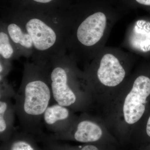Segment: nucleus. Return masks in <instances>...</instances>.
<instances>
[{
    "label": "nucleus",
    "instance_id": "nucleus-7",
    "mask_svg": "<svg viewBox=\"0 0 150 150\" xmlns=\"http://www.w3.org/2000/svg\"><path fill=\"white\" fill-rule=\"evenodd\" d=\"M43 121L46 128L56 133L65 131L75 122L70 108L56 103L47 108Z\"/></svg>",
    "mask_w": 150,
    "mask_h": 150
},
{
    "label": "nucleus",
    "instance_id": "nucleus-5",
    "mask_svg": "<svg viewBox=\"0 0 150 150\" xmlns=\"http://www.w3.org/2000/svg\"><path fill=\"white\" fill-rule=\"evenodd\" d=\"M150 95V79L146 76H139L134 81L133 88L124 101L123 112L126 123L133 124L141 119Z\"/></svg>",
    "mask_w": 150,
    "mask_h": 150
},
{
    "label": "nucleus",
    "instance_id": "nucleus-11",
    "mask_svg": "<svg viewBox=\"0 0 150 150\" xmlns=\"http://www.w3.org/2000/svg\"><path fill=\"white\" fill-rule=\"evenodd\" d=\"M13 42L9 37L5 25L0 23V59L12 62L21 57Z\"/></svg>",
    "mask_w": 150,
    "mask_h": 150
},
{
    "label": "nucleus",
    "instance_id": "nucleus-4",
    "mask_svg": "<svg viewBox=\"0 0 150 150\" xmlns=\"http://www.w3.org/2000/svg\"><path fill=\"white\" fill-rule=\"evenodd\" d=\"M106 25V16L100 12L88 16L77 26L67 23V51L76 44L85 48L94 46L103 35Z\"/></svg>",
    "mask_w": 150,
    "mask_h": 150
},
{
    "label": "nucleus",
    "instance_id": "nucleus-12",
    "mask_svg": "<svg viewBox=\"0 0 150 150\" xmlns=\"http://www.w3.org/2000/svg\"><path fill=\"white\" fill-rule=\"evenodd\" d=\"M22 136L17 135V139H14L10 144L8 150H36L29 141L22 139Z\"/></svg>",
    "mask_w": 150,
    "mask_h": 150
},
{
    "label": "nucleus",
    "instance_id": "nucleus-8",
    "mask_svg": "<svg viewBox=\"0 0 150 150\" xmlns=\"http://www.w3.org/2000/svg\"><path fill=\"white\" fill-rule=\"evenodd\" d=\"M62 137L73 135L74 139L81 143H91L100 139L103 135L101 128L91 120L84 119L74 122L67 130L56 133Z\"/></svg>",
    "mask_w": 150,
    "mask_h": 150
},
{
    "label": "nucleus",
    "instance_id": "nucleus-10",
    "mask_svg": "<svg viewBox=\"0 0 150 150\" xmlns=\"http://www.w3.org/2000/svg\"><path fill=\"white\" fill-rule=\"evenodd\" d=\"M12 98L9 96H0V133L2 137L9 136L15 132L16 114Z\"/></svg>",
    "mask_w": 150,
    "mask_h": 150
},
{
    "label": "nucleus",
    "instance_id": "nucleus-14",
    "mask_svg": "<svg viewBox=\"0 0 150 150\" xmlns=\"http://www.w3.org/2000/svg\"><path fill=\"white\" fill-rule=\"evenodd\" d=\"M11 69V62L0 59V78H6Z\"/></svg>",
    "mask_w": 150,
    "mask_h": 150
},
{
    "label": "nucleus",
    "instance_id": "nucleus-1",
    "mask_svg": "<svg viewBox=\"0 0 150 150\" xmlns=\"http://www.w3.org/2000/svg\"><path fill=\"white\" fill-rule=\"evenodd\" d=\"M16 114L25 133L41 132L44 112L53 100L46 63L25 62L14 98Z\"/></svg>",
    "mask_w": 150,
    "mask_h": 150
},
{
    "label": "nucleus",
    "instance_id": "nucleus-9",
    "mask_svg": "<svg viewBox=\"0 0 150 150\" xmlns=\"http://www.w3.org/2000/svg\"><path fill=\"white\" fill-rule=\"evenodd\" d=\"M5 25L11 40L21 56L31 59L33 52L32 39L28 33L16 22L10 18L1 20Z\"/></svg>",
    "mask_w": 150,
    "mask_h": 150
},
{
    "label": "nucleus",
    "instance_id": "nucleus-17",
    "mask_svg": "<svg viewBox=\"0 0 150 150\" xmlns=\"http://www.w3.org/2000/svg\"><path fill=\"white\" fill-rule=\"evenodd\" d=\"M146 133L148 135V136L150 137V116L148 119L147 123L146 129Z\"/></svg>",
    "mask_w": 150,
    "mask_h": 150
},
{
    "label": "nucleus",
    "instance_id": "nucleus-3",
    "mask_svg": "<svg viewBox=\"0 0 150 150\" xmlns=\"http://www.w3.org/2000/svg\"><path fill=\"white\" fill-rule=\"evenodd\" d=\"M73 60L66 51L46 63L53 100L69 108H74L79 100L74 86Z\"/></svg>",
    "mask_w": 150,
    "mask_h": 150
},
{
    "label": "nucleus",
    "instance_id": "nucleus-13",
    "mask_svg": "<svg viewBox=\"0 0 150 150\" xmlns=\"http://www.w3.org/2000/svg\"><path fill=\"white\" fill-rule=\"evenodd\" d=\"M0 96H9L14 98L16 93L13 87L6 78H0Z\"/></svg>",
    "mask_w": 150,
    "mask_h": 150
},
{
    "label": "nucleus",
    "instance_id": "nucleus-6",
    "mask_svg": "<svg viewBox=\"0 0 150 150\" xmlns=\"http://www.w3.org/2000/svg\"><path fill=\"white\" fill-rule=\"evenodd\" d=\"M125 75V70L116 57L109 54L103 56L97 73L98 79L102 84L116 86L122 82Z\"/></svg>",
    "mask_w": 150,
    "mask_h": 150
},
{
    "label": "nucleus",
    "instance_id": "nucleus-16",
    "mask_svg": "<svg viewBox=\"0 0 150 150\" xmlns=\"http://www.w3.org/2000/svg\"><path fill=\"white\" fill-rule=\"evenodd\" d=\"M80 150H99L98 148L92 145H88L82 148Z\"/></svg>",
    "mask_w": 150,
    "mask_h": 150
},
{
    "label": "nucleus",
    "instance_id": "nucleus-15",
    "mask_svg": "<svg viewBox=\"0 0 150 150\" xmlns=\"http://www.w3.org/2000/svg\"><path fill=\"white\" fill-rule=\"evenodd\" d=\"M31 1L34 3H36L40 4L46 5L53 3L54 0H30Z\"/></svg>",
    "mask_w": 150,
    "mask_h": 150
},
{
    "label": "nucleus",
    "instance_id": "nucleus-2",
    "mask_svg": "<svg viewBox=\"0 0 150 150\" xmlns=\"http://www.w3.org/2000/svg\"><path fill=\"white\" fill-rule=\"evenodd\" d=\"M32 39L33 52L31 60L47 63L67 51V17L56 13L23 12L12 16Z\"/></svg>",
    "mask_w": 150,
    "mask_h": 150
}]
</instances>
